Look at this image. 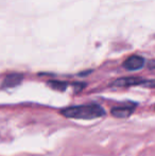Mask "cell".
I'll return each mask as SVG.
<instances>
[{
    "label": "cell",
    "mask_w": 155,
    "mask_h": 156,
    "mask_svg": "<svg viewBox=\"0 0 155 156\" xmlns=\"http://www.w3.org/2000/svg\"><path fill=\"white\" fill-rule=\"evenodd\" d=\"M48 84L52 87L53 89H56V90H65L67 88V83L66 82H61V81H49Z\"/></svg>",
    "instance_id": "cell-6"
},
{
    "label": "cell",
    "mask_w": 155,
    "mask_h": 156,
    "mask_svg": "<svg viewBox=\"0 0 155 156\" xmlns=\"http://www.w3.org/2000/svg\"><path fill=\"white\" fill-rule=\"evenodd\" d=\"M61 114L66 118L90 120L103 117L105 115V111L98 104H83L63 108Z\"/></svg>",
    "instance_id": "cell-1"
},
{
    "label": "cell",
    "mask_w": 155,
    "mask_h": 156,
    "mask_svg": "<svg viewBox=\"0 0 155 156\" xmlns=\"http://www.w3.org/2000/svg\"><path fill=\"white\" fill-rule=\"evenodd\" d=\"M23 80V76L21 73H11L5 76L2 82V88H13L19 85Z\"/></svg>",
    "instance_id": "cell-5"
},
{
    "label": "cell",
    "mask_w": 155,
    "mask_h": 156,
    "mask_svg": "<svg viewBox=\"0 0 155 156\" xmlns=\"http://www.w3.org/2000/svg\"><path fill=\"white\" fill-rule=\"evenodd\" d=\"M135 108H136L135 103H128V104H123L112 108V115L116 118H126L132 115Z\"/></svg>",
    "instance_id": "cell-3"
},
{
    "label": "cell",
    "mask_w": 155,
    "mask_h": 156,
    "mask_svg": "<svg viewBox=\"0 0 155 156\" xmlns=\"http://www.w3.org/2000/svg\"><path fill=\"white\" fill-rule=\"evenodd\" d=\"M145 58L140 55H132L128 58L123 63V67L129 71H136L145 66Z\"/></svg>",
    "instance_id": "cell-2"
},
{
    "label": "cell",
    "mask_w": 155,
    "mask_h": 156,
    "mask_svg": "<svg viewBox=\"0 0 155 156\" xmlns=\"http://www.w3.org/2000/svg\"><path fill=\"white\" fill-rule=\"evenodd\" d=\"M153 81H148L143 80L140 78H122V79H118L113 83L114 86L117 87H129V86H134V85H147L148 83H151Z\"/></svg>",
    "instance_id": "cell-4"
}]
</instances>
